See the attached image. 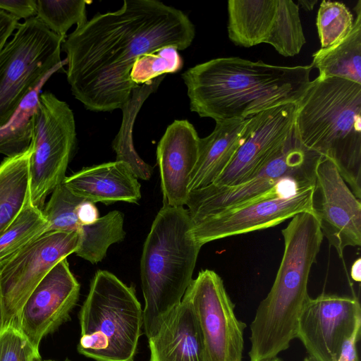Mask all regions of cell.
<instances>
[{
  "instance_id": "cell-1",
  "label": "cell",
  "mask_w": 361,
  "mask_h": 361,
  "mask_svg": "<svg viewBox=\"0 0 361 361\" xmlns=\"http://www.w3.org/2000/svg\"><path fill=\"white\" fill-rule=\"evenodd\" d=\"M195 36L180 10L156 0H125L119 10L97 13L63 42L71 92L90 111L123 109L140 87L130 77L135 61L166 47L183 50Z\"/></svg>"
},
{
  "instance_id": "cell-2",
  "label": "cell",
  "mask_w": 361,
  "mask_h": 361,
  "mask_svg": "<svg viewBox=\"0 0 361 361\" xmlns=\"http://www.w3.org/2000/svg\"><path fill=\"white\" fill-rule=\"evenodd\" d=\"M312 69L310 65L281 66L231 56L197 64L182 78L190 111L217 123L298 103L310 85Z\"/></svg>"
},
{
  "instance_id": "cell-3",
  "label": "cell",
  "mask_w": 361,
  "mask_h": 361,
  "mask_svg": "<svg viewBox=\"0 0 361 361\" xmlns=\"http://www.w3.org/2000/svg\"><path fill=\"white\" fill-rule=\"evenodd\" d=\"M283 255L273 285L250 324V361L276 357L296 338L298 320L310 298L309 276L323 235L313 212L295 215L281 231Z\"/></svg>"
},
{
  "instance_id": "cell-4",
  "label": "cell",
  "mask_w": 361,
  "mask_h": 361,
  "mask_svg": "<svg viewBox=\"0 0 361 361\" xmlns=\"http://www.w3.org/2000/svg\"><path fill=\"white\" fill-rule=\"evenodd\" d=\"M301 142L329 159L353 194L361 199V85L317 77L297 103Z\"/></svg>"
},
{
  "instance_id": "cell-5",
  "label": "cell",
  "mask_w": 361,
  "mask_h": 361,
  "mask_svg": "<svg viewBox=\"0 0 361 361\" xmlns=\"http://www.w3.org/2000/svg\"><path fill=\"white\" fill-rule=\"evenodd\" d=\"M191 228L187 209L163 205L144 243L140 278L145 299L143 329L147 338L181 302L192 281L202 246Z\"/></svg>"
},
{
  "instance_id": "cell-6",
  "label": "cell",
  "mask_w": 361,
  "mask_h": 361,
  "mask_svg": "<svg viewBox=\"0 0 361 361\" xmlns=\"http://www.w3.org/2000/svg\"><path fill=\"white\" fill-rule=\"evenodd\" d=\"M80 354L95 361H134L143 329V310L133 286L99 270L78 314Z\"/></svg>"
},
{
  "instance_id": "cell-7",
  "label": "cell",
  "mask_w": 361,
  "mask_h": 361,
  "mask_svg": "<svg viewBox=\"0 0 361 361\" xmlns=\"http://www.w3.org/2000/svg\"><path fill=\"white\" fill-rule=\"evenodd\" d=\"M322 157L303 145L294 125L272 156L245 182L233 186L211 184L189 192L185 205L192 224L278 192L314 185Z\"/></svg>"
},
{
  "instance_id": "cell-8",
  "label": "cell",
  "mask_w": 361,
  "mask_h": 361,
  "mask_svg": "<svg viewBox=\"0 0 361 361\" xmlns=\"http://www.w3.org/2000/svg\"><path fill=\"white\" fill-rule=\"evenodd\" d=\"M64 40L36 16L18 23L13 38L0 51V127L25 96L62 62Z\"/></svg>"
},
{
  "instance_id": "cell-9",
  "label": "cell",
  "mask_w": 361,
  "mask_h": 361,
  "mask_svg": "<svg viewBox=\"0 0 361 361\" xmlns=\"http://www.w3.org/2000/svg\"><path fill=\"white\" fill-rule=\"evenodd\" d=\"M76 142L69 106L51 92L41 93L32 120L29 163V197L36 207L42 209L47 196L63 183Z\"/></svg>"
},
{
  "instance_id": "cell-10",
  "label": "cell",
  "mask_w": 361,
  "mask_h": 361,
  "mask_svg": "<svg viewBox=\"0 0 361 361\" xmlns=\"http://www.w3.org/2000/svg\"><path fill=\"white\" fill-rule=\"evenodd\" d=\"M228 16V37L236 46L267 43L294 56L306 42L299 6L291 0H229Z\"/></svg>"
},
{
  "instance_id": "cell-11",
  "label": "cell",
  "mask_w": 361,
  "mask_h": 361,
  "mask_svg": "<svg viewBox=\"0 0 361 361\" xmlns=\"http://www.w3.org/2000/svg\"><path fill=\"white\" fill-rule=\"evenodd\" d=\"M183 297L195 314L207 361H242L246 324L237 318L220 276L212 270L200 271Z\"/></svg>"
},
{
  "instance_id": "cell-12",
  "label": "cell",
  "mask_w": 361,
  "mask_h": 361,
  "mask_svg": "<svg viewBox=\"0 0 361 361\" xmlns=\"http://www.w3.org/2000/svg\"><path fill=\"white\" fill-rule=\"evenodd\" d=\"M75 232H49L27 245L0 269L3 324L17 325L20 311L36 286L61 259L78 247Z\"/></svg>"
},
{
  "instance_id": "cell-13",
  "label": "cell",
  "mask_w": 361,
  "mask_h": 361,
  "mask_svg": "<svg viewBox=\"0 0 361 361\" xmlns=\"http://www.w3.org/2000/svg\"><path fill=\"white\" fill-rule=\"evenodd\" d=\"M314 188V185L278 192L206 217L192 224V233L202 246L216 240L273 227L301 212H313Z\"/></svg>"
},
{
  "instance_id": "cell-14",
  "label": "cell",
  "mask_w": 361,
  "mask_h": 361,
  "mask_svg": "<svg viewBox=\"0 0 361 361\" xmlns=\"http://www.w3.org/2000/svg\"><path fill=\"white\" fill-rule=\"evenodd\" d=\"M361 326L356 297L322 293L310 298L300 316L296 338L316 361H338L344 343Z\"/></svg>"
},
{
  "instance_id": "cell-15",
  "label": "cell",
  "mask_w": 361,
  "mask_h": 361,
  "mask_svg": "<svg viewBox=\"0 0 361 361\" xmlns=\"http://www.w3.org/2000/svg\"><path fill=\"white\" fill-rule=\"evenodd\" d=\"M312 209L323 236L339 257L348 246L361 245V202L329 159L322 157L316 170Z\"/></svg>"
},
{
  "instance_id": "cell-16",
  "label": "cell",
  "mask_w": 361,
  "mask_h": 361,
  "mask_svg": "<svg viewBox=\"0 0 361 361\" xmlns=\"http://www.w3.org/2000/svg\"><path fill=\"white\" fill-rule=\"evenodd\" d=\"M80 288L65 258L48 272L32 292L20 311L17 326L36 351H39L43 337L69 319L78 302Z\"/></svg>"
},
{
  "instance_id": "cell-17",
  "label": "cell",
  "mask_w": 361,
  "mask_h": 361,
  "mask_svg": "<svg viewBox=\"0 0 361 361\" xmlns=\"http://www.w3.org/2000/svg\"><path fill=\"white\" fill-rule=\"evenodd\" d=\"M296 111L297 103H288L252 116L247 137L212 184L233 186L252 177L288 135L295 125Z\"/></svg>"
},
{
  "instance_id": "cell-18",
  "label": "cell",
  "mask_w": 361,
  "mask_h": 361,
  "mask_svg": "<svg viewBox=\"0 0 361 361\" xmlns=\"http://www.w3.org/2000/svg\"><path fill=\"white\" fill-rule=\"evenodd\" d=\"M200 140L188 121L175 120L159 140L157 160L164 205L183 207L186 204L190 177L198 158Z\"/></svg>"
},
{
  "instance_id": "cell-19",
  "label": "cell",
  "mask_w": 361,
  "mask_h": 361,
  "mask_svg": "<svg viewBox=\"0 0 361 361\" xmlns=\"http://www.w3.org/2000/svg\"><path fill=\"white\" fill-rule=\"evenodd\" d=\"M63 183L75 195L94 203H137L141 198L137 178L121 161L83 168L66 176Z\"/></svg>"
},
{
  "instance_id": "cell-20",
  "label": "cell",
  "mask_w": 361,
  "mask_h": 361,
  "mask_svg": "<svg viewBox=\"0 0 361 361\" xmlns=\"http://www.w3.org/2000/svg\"><path fill=\"white\" fill-rule=\"evenodd\" d=\"M149 361H207L202 335L184 297L148 338Z\"/></svg>"
},
{
  "instance_id": "cell-21",
  "label": "cell",
  "mask_w": 361,
  "mask_h": 361,
  "mask_svg": "<svg viewBox=\"0 0 361 361\" xmlns=\"http://www.w3.org/2000/svg\"><path fill=\"white\" fill-rule=\"evenodd\" d=\"M251 118L217 122L212 133L200 138L198 158L190 177L189 192L212 184L222 173L247 137Z\"/></svg>"
},
{
  "instance_id": "cell-22",
  "label": "cell",
  "mask_w": 361,
  "mask_h": 361,
  "mask_svg": "<svg viewBox=\"0 0 361 361\" xmlns=\"http://www.w3.org/2000/svg\"><path fill=\"white\" fill-rule=\"evenodd\" d=\"M353 26L338 43L319 49L312 55L311 66L319 70V78L336 77L361 85V1L354 8Z\"/></svg>"
},
{
  "instance_id": "cell-23",
  "label": "cell",
  "mask_w": 361,
  "mask_h": 361,
  "mask_svg": "<svg viewBox=\"0 0 361 361\" xmlns=\"http://www.w3.org/2000/svg\"><path fill=\"white\" fill-rule=\"evenodd\" d=\"M31 145L0 163V235L12 224L29 197Z\"/></svg>"
},
{
  "instance_id": "cell-24",
  "label": "cell",
  "mask_w": 361,
  "mask_h": 361,
  "mask_svg": "<svg viewBox=\"0 0 361 361\" xmlns=\"http://www.w3.org/2000/svg\"><path fill=\"white\" fill-rule=\"evenodd\" d=\"M66 59L51 71L21 101L10 119L0 127V154L11 157L26 152L32 141V120L41 90L49 78L61 71Z\"/></svg>"
},
{
  "instance_id": "cell-25",
  "label": "cell",
  "mask_w": 361,
  "mask_h": 361,
  "mask_svg": "<svg viewBox=\"0 0 361 361\" xmlns=\"http://www.w3.org/2000/svg\"><path fill=\"white\" fill-rule=\"evenodd\" d=\"M77 233L79 242L75 253L97 264L106 257L110 245L124 239L123 214L117 210L111 211L92 224L81 225Z\"/></svg>"
},
{
  "instance_id": "cell-26",
  "label": "cell",
  "mask_w": 361,
  "mask_h": 361,
  "mask_svg": "<svg viewBox=\"0 0 361 361\" xmlns=\"http://www.w3.org/2000/svg\"><path fill=\"white\" fill-rule=\"evenodd\" d=\"M47 222L28 197L12 224L0 235V269L27 245L45 233Z\"/></svg>"
},
{
  "instance_id": "cell-27",
  "label": "cell",
  "mask_w": 361,
  "mask_h": 361,
  "mask_svg": "<svg viewBox=\"0 0 361 361\" xmlns=\"http://www.w3.org/2000/svg\"><path fill=\"white\" fill-rule=\"evenodd\" d=\"M87 1L37 0L36 17L52 32L66 38L74 24L80 27L87 22Z\"/></svg>"
},
{
  "instance_id": "cell-28",
  "label": "cell",
  "mask_w": 361,
  "mask_h": 361,
  "mask_svg": "<svg viewBox=\"0 0 361 361\" xmlns=\"http://www.w3.org/2000/svg\"><path fill=\"white\" fill-rule=\"evenodd\" d=\"M84 200L73 194L63 183L58 185L42 209L47 222L45 233H77L81 224L77 218L75 208Z\"/></svg>"
},
{
  "instance_id": "cell-29",
  "label": "cell",
  "mask_w": 361,
  "mask_h": 361,
  "mask_svg": "<svg viewBox=\"0 0 361 361\" xmlns=\"http://www.w3.org/2000/svg\"><path fill=\"white\" fill-rule=\"evenodd\" d=\"M353 22L351 11L344 4L322 1L316 22L321 48H328L343 39L352 30Z\"/></svg>"
},
{
  "instance_id": "cell-30",
  "label": "cell",
  "mask_w": 361,
  "mask_h": 361,
  "mask_svg": "<svg viewBox=\"0 0 361 361\" xmlns=\"http://www.w3.org/2000/svg\"><path fill=\"white\" fill-rule=\"evenodd\" d=\"M183 65L178 50L172 47H166L138 58L133 66L130 77L137 85L151 84L159 76L179 71Z\"/></svg>"
},
{
  "instance_id": "cell-31",
  "label": "cell",
  "mask_w": 361,
  "mask_h": 361,
  "mask_svg": "<svg viewBox=\"0 0 361 361\" xmlns=\"http://www.w3.org/2000/svg\"><path fill=\"white\" fill-rule=\"evenodd\" d=\"M135 109L130 108V114H127L126 125L123 124L118 136L113 143V148L116 153V161L126 162L130 167L137 178L147 180L152 174V167L145 163L136 153L132 139V126L135 115Z\"/></svg>"
},
{
  "instance_id": "cell-32",
  "label": "cell",
  "mask_w": 361,
  "mask_h": 361,
  "mask_svg": "<svg viewBox=\"0 0 361 361\" xmlns=\"http://www.w3.org/2000/svg\"><path fill=\"white\" fill-rule=\"evenodd\" d=\"M36 351L16 324L5 326L0 333V361H31Z\"/></svg>"
},
{
  "instance_id": "cell-33",
  "label": "cell",
  "mask_w": 361,
  "mask_h": 361,
  "mask_svg": "<svg viewBox=\"0 0 361 361\" xmlns=\"http://www.w3.org/2000/svg\"><path fill=\"white\" fill-rule=\"evenodd\" d=\"M0 10L26 20L36 16L37 0H0Z\"/></svg>"
},
{
  "instance_id": "cell-34",
  "label": "cell",
  "mask_w": 361,
  "mask_h": 361,
  "mask_svg": "<svg viewBox=\"0 0 361 361\" xmlns=\"http://www.w3.org/2000/svg\"><path fill=\"white\" fill-rule=\"evenodd\" d=\"M77 218L81 225H90L98 220L99 211L94 203L84 200L75 208Z\"/></svg>"
},
{
  "instance_id": "cell-35",
  "label": "cell",
  "mask_w": 361,
  "mask_h": 361,
  "mask_svg": "<svg viewBox=\"0 0 361 361\" xmlns=\"http://www.w3.org/2000/svg\"><path fill=\"white\" fill-rule=\"evenodd\" d=\"M18 20L0 10V51L18 25Z\"/></svg>"
},
{
  "instance_id": "cell-36",
  "label": "cell",
  "mask_w": 361,
  "mask_h": 361,
  "mask_svg": "<svg viewBox=\"0 0 361 361\" xmlns=\"http://www.w3.org/2000/svg\"><path fill=\"white\" fill-rule=\"evenodd\" d=\"M352 277L356 281H360V259H358L354 263L352 269Z\"/></svg>"
},
{
  "instance_id": "cell-37",
  "label": "cell",
  "mask_w": 361,
  "mask_h": 361,
  "mask_svg": "<svg viewBox=\"0 0 361 361\" xmlns=\"http://www.w3.org/2000/svg\"><path fill=\"white\" fill-rule=\"evenodd\" d=\"M317 0H299L298 6H301L306 11H311L313 10L314 5L317 4Z\"/></svg>"
},
{
  "instance_id": "cell-38",
  "label": "cell",
  "mask_w": 361,
  "mask_h": 361,
  "mask_svg": "<svg viewBox=\"0 0 361 361\" xmlns=\"http://www.w3.org/2000/svg\"><path fill=\"white\" fill-rule=\"evenodd\" d=\"M3 328H4V324H3L2 307H1V300H0V333L2 331Z\"/></svg>"
},
{
  "instance_id": "cell-39",
  "label": "cell",
  "mask_w": 361,
  "mask_h": 361,
  "mask_svg": "<svg viewBox=\"0 0 361 361\" xmlns=\"http://www.w3.org/2000/svg\"><path fill=\"white\" fill-rule=\"evenodd\" d=\"M31 361H43L41 358V356L39 355V352L38 353H35L32 359H31Z\"/></svg>"
},
{
  "instance_id": "cell-40",
  "label": "cell",
  "mask_w": 361,
  "mask_h": 361,
  "mask_svg": "<svg viewBox=\"0 0 361 361\" xmlns=\"http://www.w3.org/2000/svg\"><path fill=\"white\" fill-rule=\"evenodd\" d=\"M264 361H283V360L281 358H280L278 356H276V357H274L273 358H271V359H269V360H264Z\"/></svg>"
},
{
  "instance_id": "cell-41",
  "label": "cell",
  "mask_w": 361,
  "mask_h": 361,
  "mask_svg": "<svg viewBox=\"0 0 361 361\" xmlns=\"http://www.w3.org/2000/svg\"><path fill=\"white\" fill-rule=\"evenodd\" d=\"M302 361H316L314 358L310 356H307Z\"/></svg>"
},
{
  "instance_id": "cell-42",
  "label": "cell",
  "mask_w": 361,
  "mask_h": 361,
  "mask_svg": "<svg viewBox=\"0 0 361 361\" xmlns=\"http://www.w3.org/2000/svg\"><path fill=\"white\" fill-rule=\"evenodd\" d=\"M43 361H54V360H43Z\"/></svg>"
},
{
  "instance_id": "cell-43",
  "label": "cell",
  "mask_w": 361,
  "mask_h": 361,
  "mask_svg": "<svg viewBox=\"0 0 361 361\" xmlns=\"http://www.w3.org/2000/svg\"><path fill=\"white\" fill-rule=\"evenodd\" d=\"M64 361H71V360L68 359H66Z\"/></svg>"
}]
</instances>
